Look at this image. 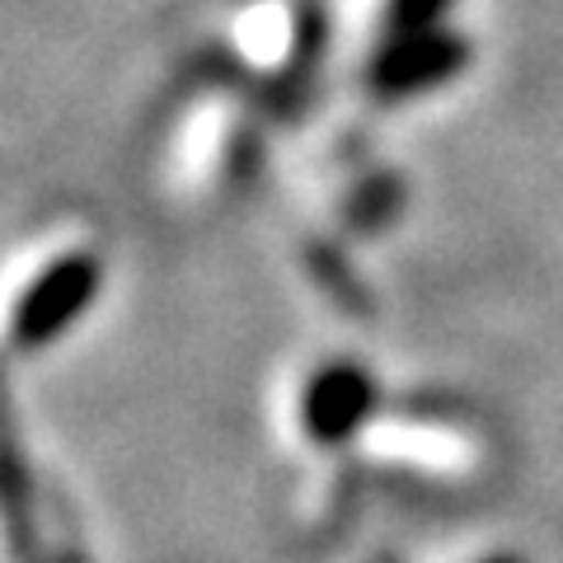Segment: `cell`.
<instances>
[{
	"label": "cell",
	"mask_w": 563,
	"mask_h": 563,
	"mask_svg": "<svg viewBox=\"0 0 563 563\" xmlns=\"http://www.w3.org/2000/svg\"><path fill=\"white\" fill-rule=\"evenodd\" d=\"M470 62V43L455 29H418V33H390L372 62V85L385 99H409L428 95L437 85L455 80Z\"/></svg>",
	"instance_id": "1"
},
{
	"label": "cell",
	"mask_w": 563,
	"mask_h": 563,
	"mask_svg": "<svg viewBox=\"0 0 563 563\" xmlns=\"http://www.w3.org/2000/svg\"><path fill=\"white\" fill-rule=\"evenodd\" d=\"M99 291V258L95 254H66L33 282L29 296L14 310V343L20 347H43L62 329H70L90 310Z\"/></svg>",
	"instance_id": "2"
},
{
	"label": "cell",
	"mask_w": 563,
	"mask_h": 563,
	"mask_svg": "<svg viewBox=\"0 0 563 563\" xmlns=\"http://www.w3.org/2000/svg\"><path fill=\"white\" fill-rule=\"evenodd\" d=\"M376 404V385L357 362H329L306 390V428L314 442H343L366 422Z\"/></svg>",
	"instance_id": "3"
},
{
	"label": "cell",
	"mask_w": 563,
	"mask_h": 563,
	"mask_svg": "<svg viewBox=\"0 0 563 563\" xmlns=\"http://www.w3.org/2000/svg\"><path fill=\"white\" fill-rule=\"evenodd\" d=\"M451 10V0H390L385 29L390 33H418V29H437L442 14Z\"/></svg>",
	"instance_id": "4"
},
{
	"label": "cell",
	"mask_w": 563,
	"mask_h": 563,
	"mask_svg": "<svg viewBox=\"0 0 563 563\" xmlns=\"http://www.w3.org/2000/svg\"><path fill=\"white\" fill-rule=\"evenodd\" d=\"M484 563H521V559H484Z\"/></svg>",
	"instance_id": "5"
},
{
	"label": "cell",
	"mask_w": 563,
	"mask_h": 563,
	"mask_svg": "<svg viewBox=\"0 0 563 563\" xmlns=\"http://www.w3.org/2000/svg\"><path fill=\"white\" fill-rule=\"evenodd\" d=\"M62 563H80V559H70V554H66V559H62Z\"/></svg>",
	"instance_id": "6"
}]
</instances>
